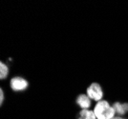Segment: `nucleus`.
<instances>
[{
  "label": "nucleus",
  "instance_id": "f257e3e1",
  "mask_svg": "<svg viewBox=\"0 0 128 119\" xmlns=\"http://www.w3.org/2000/svg\"><path fill=\"white\" fill-rule=\"evenodd\" d=\"M94 113L96 119H113L115 117V110L105 100H102L96 103L94 109Z\"/></svg>",
  "mask_w": 128,
  "mask_h": 119
},
{
  "label": "nucleus",
  "instance_id": "f03ea898",
  "mask_svg": "<svg viewBox=\"0 0 128 119\" xmlns=\"http://www.w3.org/2000/svg\"><path fill=\"white\" fill-rule=\"evenodd\" d=\"M87 96L90 99L96 101V102L102 101L103 92H102V89L100 85L98 83H92L90 86L87 88Z\"/></svg>",
  "mask_w": 128,
  "mask_h": 119
},
{
  "label": "nucleus",
  "instance_id": "7ed1b4c3",
  "mask_svg": "<svg viewBox=\"0 0 128 119\" xmlns=\"http://www.w3.org/2000/svg\"><path fill=\"white\" fill-rule=\"evenodd\" d=\"M28 82L22 77H14L11 80V88L14 92H19V91H24L28 88Z\"/></svg>",
  "mask_w": 128,
  "mask_h": 119
},
{
  "label": "nucleus",
  "instance_id": "20e7f679",
  "mask_svg": "<svg viewBox=\"0 0 128 119\" xmlns=\"http://www.w3.org/2000/svg\"><path fill=\"white\" fill-rule=\"evenodd\" d=\"M76 104L82 110H88L91 107V99L87 94H80L76 98Z\"/></svg>",
  "mask_w": 128,
  "mask_h": 119
},
{
  "label": "nucleus",
  "instance_id": "39448f33",
  "mask_svg": "<svg viewBox=\"0 0 128 119\" xmlns=\"http://www.w3.org/2000/svg\"><path fill=\"white\" fill-rule=\"evenodd\" d=\"M113 108L115 110V113L118 115H123L128 112V104L127 103H120L116 102L114 103Z\"/></svg>",
  "mask_w": 128,
  "mask_h": 119
},
{
  "label": "nucleus",
  "instance_id": "423d86ee",
  "mask_svg": "<svg viewBox=\"0 0 128 119\" xmlns=\"http://www.w3.org/2000/svg\"><path fill=\"white\" fill-rule=\"evenodd\" d=\"M78 119H96L94 111L81 110L78 114Z\"/></svg>",
  "mask_w": 128,
  "mask_h": 119
},
{
  "label": "nucleus",
  "instance_id": "0eeeda50",
  "mask_svg": "<svg viewBox=\"0 0 128 119\" xmlns=\"http://www.w3.org/2000/svg\"><path fill=\"white\" fill-rule=\"evenodd\" d=\"M9 73V69L3 62L0 63V79H5Z\"/></svg>",
  "mask_w": 128,
  "mask_h": 119
},
{
  "label": "nucleus",
  "instance_id": "6e6552de",
  "mask_svg": "<svg viewBox=\"0 0 128 119\" xmlns=\"http://www.w3.org/2000/svg\"><path fill=\"white\" fill-rule=\"evenodd\" d=\"M3 102H4V92L2 89H0V104L2 105Z\"/></svg>",
  "mask_w": 128,
  "mask_h": 119
},
{
  "label": "nucleus",
  "instance_id": "1a4fd4ad",
  "mask_svg": "<svg viewBox=\"0 0 128 119\" xmlns=\"http://www.w3.org/2000/svg\"><path fill=\"white\" fill-rule=\"evenodd\" d=\"M113 119H125V118H122V117H120V116H115Z\"/></svg>",
  "mask_w": 128,
  "mask_h": 119
}]
</instances>
